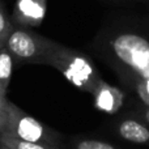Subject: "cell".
<instances>
[{"mask_svg":"<svg viewBox=\"0 0 149 149\" xmlns=\"http://www.w3.org/2000/svg\"><path fill=\"white\" fill-rule=\"evenodd\" d=\"M115 1L122 4H144V3H149V0H115Z\"/></svg>","mask_w":149,"mask_h":149,"instance_id":"obj_14","label":"cell"},{"mask_svg":"<svg viewBox=\"0 0 149 149\" xmlns=\"http://www.w3.org/2000/svg\"><path fill=\"white\" fill-rule=\"evenodd\" d=\"M54 41L28 30L26 28H13L5 41V47L12 54L15 62L42 64Z\"/></svg>","mask_w":149,"mask_h":149,"instance_id":"obj_4","label":"cell"},{"mask_svg":"<svg viewBox=\"0 0 149 149\" xmlns=\"http://www.w3.org/2000/svg\"><path fill=\"white\" fill-rule=\"evenodd\" d=\"M135 93H136L137 95L140 97V100L144 102V105H148L149 106V80L147 81L141 82V84L139 85V86L136 88V89L134 90Z\"/></svg>","mask_w":149,"mask_h":149,"instance_id":"obj_12","label":"cell"},{"mask_svg":"<svg viewBox=\"0 0 149 149\" xmlns=\"http://www.w3.org/2000/svg\"><path fill=\"white\" fill-rule=\"evenodd\" d=\"M92 95L95 107L107 114L116 113L122 107V103H123L122 92L118 88L107 84L103 79L97 85V88L94 89Z\"/></svg>","mask_w":149,"mask_h":149,"instance_id":"obj_7","label":"cell"},{"mask_svg":"<svg viewBox=\"0 0 149 149\" xmlns=\"http://www.w3.org/2000/svg\"><path fill=\"white\" fill-rule=\"evenodd\" d=\"M0 149H12V148L7 147V145H4V144H0Z\"/></svg>","mask_w":149,"mask_h":149,"instance_id":"obj_18","label":"cell"},{"mask_svg":"<svg viewBox=\"0 0 149 149\" xmlns=\"http://www.w3.org/2000/svg\"><path fill=\"white\" fill-rule=\"evenodd\" d=\"M131 116H135V118L140 119L141 122H144L145 124L149 126V106L145 105L140 109H136V110L131 114Z\"/></svg>","mask_w":149,"mask_h":149,"instance_id":"obj_13","label":"cell"},{"mask_svg":"<svg viewBox=\"0 0 149 149\" xmlns=\"http://www.w3.org/2000/svg\"><path fill=\"white\" fill-rule=\"evenodd\" d=\"M141 21H143V22H144L145 25H147L148 28H149V15L147 16V17H143V18H141Z\"/></svg>","mask_w":149,"mask_h":149,"instance_id":"obj_17","label":"cell"},{"mask_svg":"<svg viewBox=\"0 0 149 149\" xmlns=\"http://www.w3.org/2000/svg\"><path fill=\"white\" fill-rule=\"evenodd\" d=\"M116 136L131 144H149V126L135 116H126L114 126Z\"/></svg>","mask_w":149,"mask_h":149,"instance_id":"obj_6","label":"cell"},{"mask_svg":"<svg viewBox=\"0 0 149 149\" xmlns=\"http://www.w3.org/2000/svg\"><path fill=\"white\" fill-rule=\"evenodd\" d=\"M4 46H5V43H4V42H1V41H0V50H1Z\"/></svg>","mask_w":149,"mask_h":149,"instance_id":"obj_19","label":"cell"},{"mask_svg":"<svg viewBox=\"0 0 149 149\" xmlns=\"http://www.w3.org/2000/svg\"><path fill=\"white\" fill-rule=\"evenodd\" d=\"M71 149H118L114 144L100 139H90V137H82V139L73 140L71 143Z\"/></svg>","mask_w":149,"mask_h":149,"instance_id":"obj_10","label":"cell"},{"mask_svg":"<svg viewBox=\"0 0 149 149\" xmlns=\"http://www.w3.org/2000/svg\"><path fill=\"white\" fill-rule=\"evenodd\" d=\"M0 94H4V95H7V93H4L1 89H0Z\"/></svg>","mask_w":149,"mask_h":149,"instance_id":"obj_20","label":"cell"},{"mask_svg":"<svg viewBox=\"0 0 149 149\" xmlns=\"http://www.w3.org/2000/svg\"><path fill=\"white\" fill-rule=\"evenodd\" d=\"M7 102H8L7 95L0 94V110H4V109L7 107Z\"/></svg>","mask_w":149,"mask_h":149,"instance_id":"obj_16","label":"cell"},{"mask_svg":"<svg viewBox=\"0 0 149 149\" xmlns=\"http://www.w3.org/2000/svg\"><path fill=\"white\" fill-rule=\"evenodd\" d=\"M47 9V0H17L12 18L22 28L39 26L43 22Z\"/></svg>","mask_w":149,"mask_h":149,"instance_id":"obj_5","label":"cell"},{"mask_svg":"<svg viewBox=\"0 0 149 149\" xmlns=\"http://www.w3.org/2000/svg\"><path fill=\"white\" fill-rule=\"evenodd\" d=\"M94 50L128 89L149 80V28L141 18L109 24L94 39Z\"/></svg>","mask_w":149,"mask_h":149,"instance_id":"obj_1","label":"cell"},{"mask_svg":"<svg viewBox=\"0 0 149 149\" xmlns=\"http://www.w3.org/2000/svg\"><path fill=\"white\" fill-rule=\"evenodd\" d=\"M42 65H50L59 71L73 86L93 94L102 77L94 63L85 54L54 41L45 56Z\"/></svg>","mask_w":149,"mask_h":149,"instance_id":"obj_2","label":"cell"},{"mask_svg":"<svg viewBox=\"0 0 149 149\" xmlns=\"http://www.w3.org/2000/svg\"><path fill=\"white\" fill-rule=\"evenodd\" d=\"M15 25L12 24V21L7 17L5 12L3 10V8L0 7V41L4 42L7 41V38L9 37V34L12 33Z\"/></svg>","mask_w":149,"mask_h":149,"instance_id":"obj_11","label":"cell"},{"mask_svg":"<svg viewBox=\"0 0 149 149\" xmlns=\"http://www.w3.org/2000/svg\"><path fill=\"white\" fill-rule=\"evenodd\" d=\"M13 63H15V59L12 54L4 46L0 50V89L4 93H7L10 79H12Z\"/></svg>","mask_w":149,"mask_h":149,"instance_id":"obj_8","label":"cell"},{"mask_svg":"<svg viewBox=\"0 0 149 149\" xmlns=\"http://www.w3.org/2000/svg\"><path fill=\"white\" fill-rule=\"evenodd\" d=\"M5 110H7V107H5L4 110H0V132H1L3 128H4V123H5Z\"/></svg>","mask_w":149,"mask_h":149,"instance_id":"obj_15","label":"cell"},{"mask_svg":"<svg viewBox=\"0 0 149 149\" xmlns=\"http://www.w3.org/2000/svg\"><path fill=\"white\" fill-rule=\"evenodd\" d=\"M3 131L26 141L60 147V136L56 131L45 126L34 116L26 114L18 106L8 100L5 110V123Z\"/></svg>","mask_w":149,"mask_h":149,"instance_id":"obj_3","label":"cell"},{"mask_svg":"<svg viewBox=\"0 0 149 149\" xmlns=\"http://www.w3.org/2000/svg\"><path fill=\"white\" fill-rule=\"evenodd\" d=\"M0 144H4L12 149H62L60 147H52V145L42 144V143H34V141H26L9 135L8 132L1 131L0 132Z\"/></svg>","mask_w":149,"mask_h":149,"instance_id":"obj_9","label":"cell"}]
</instances>
